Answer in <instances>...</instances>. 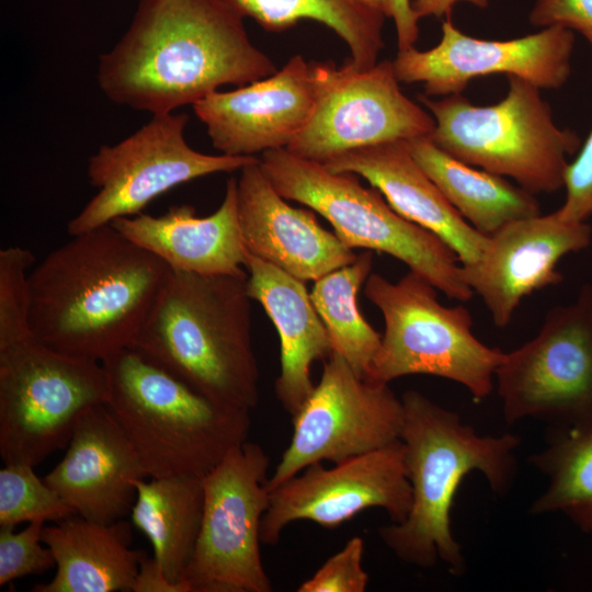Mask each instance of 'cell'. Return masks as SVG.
Masks as SVG:
<instances>
[{
    "label": "cell",
    "mask_w": 592,
    "mask_h": 592,
    "mask_svg": "<svg viewBox=\"0 0 592 592\" xmlns=\"http://www.w3.org/2000/svg\"><path fill=\"white\" fill-rule=\"evenodd\" d=\"M276 71L243 18L219 0H139L126 32L100 56L96 80L112 102L158 115Z\"/></svg>",
    "instance_id": "1"
},
{
    "label": "cell",
    "mask_w": 592,
    "mask_h": 592,
    "mask_svg": "<svg viewBox=\"0 0 592 592\" xmlns=\"http://www.w3.org/2000/svg\"><path fill=\"white\" fill-rule=\"evenodd\" d=\"M169 270L111 224L71 236L29 274L32 333L102 363L132 346Z\"/></svg>",
    "instance_id": "2"
},
{
    "label": "cell",
    "mask_w": 592,
    "mask_h": 592,
    "mask_svg": "<svg viewBox=\"0 0 592 592\" xmlns=\"http://www.w3.org/2000/svg\"><path fill=\"white\" fill-rule=\"evenodd\" d=\"M247 277L170 269L129 348L214 402L251 412L260 373Z\"/></svg>",
    "instance_id": "3"
},
{
    "label": "cell",
    "mask_w": 592,
    "mask_h": 592,
    "mask_svg": "<svg viewBox=\"0 0 592 592\" xmlns=\"http://www.w3.org/2000/svg\"><path fill=\"white\" fill-rule=\"evenodd\" d=\"M401 400L400 441L412 503L403 522L379 527L378 535L409 565L430 568L442 560L454 576H460L465 559L449 521L458 486L478 470L494 493H506L516 474L520 437L510 433L480 436L457 413L417 390H407Z\"/></svg>",
    "instance_id": "4"
},
{
    "label": "cell",
    "mask_w": 592,
    "mask_h": 592,
    "mask_svg": "<svg viewBox=\"0 0 592 592\" xmlns=\"http://www.w3.org/2000/svg\"><path fill=\"white\" fill-rule=\"evenodd\" d=\"M102 365L105 405L147 477L203 478L248 441L250 411L214 402L137 350L123 349Z\"/></svg>",
    "instance_id": "5"
},
{
    "label": "cell",
    "mask_w": 592,
    "mask_h": 592,
    "mask_svg": "<svg viewBox=\"0 0 592 592\" xmlns=\"http://www.w3.org/2000/svg\"><path fill=\"white\" fill-rule=\"evenodd\" d=\"M505 96L491 105H476L462 93L419 101L434 118L433 143L470 166L510 178L533 193H555L565 185L568 157L582 141L560 128L540 89L506 76Z\"/></svg>",
    "instance_id": "6"
},
{
    "label": "cell",
    "mask_w": 592,
    "mask_h": 592,
    "mask_svg": "<svg viewBox=\"0 0 592 592\" xmlns=\"http://www.w3.org/2000/svg\"><path fill=\"white\" fill-rule=\"evenodd\" d=\"M259 166L282 197L325 217L346 247L398 259L451 299L467 301L474 296L456 253L433 232L398 214L376 187L363 186L356 174L332 172L286 148L261 153Z\"/></svg>",
    "instance_id": "7"
},
{
    "label": "cell",
    "mask_w": 592,
    "mask_h": 592,
    "mask_svg": "<svg viewBox=\"0 0 592 592\" xmlns=\"http://www.w3.org/2000/svg\"><path fill=\"white\" fill-rule=\"evenodd\" d=\"M364 285L385 321L368 379L389 384L408 375H431L466 387L476 400L492 392L504 352L475 337L465 306L442 305L436 287L411 270L395 283L373 273Z\"/></svg>",
    "instance_id": "8"
},
{
    "label": "cell",
    "mask_w": 592,
    "mask_h": 592,
    "mask_svg": "<svg viewBox=\"0 0 592 592\" xmlns=\"http://www.w3.org/2000/svg\"><path fill=\"white\" fill-rule=\"evenodd\" d=\"M101 362L58 352L31 335L0 349V456L35 467L67 447L83 413L106 403Z\"/></svg>",
    "instance_id": "9"
},
{
    "label": "cell",
    "mask_w": 592,
    "mask_h": 592,
    "mask_svg": "<svg viewBox=\"0 0 592 592\" xmlns=\"http://www.w3.org/2000/svg\"><path fill=\"white\" fill-rule=\"evenodd\" d=\"M494 385L508 424L535 418L553 426L592 423V285L549 309L536 335L504 353Z\"/></svg>",
    "instance_id": "10"
},
{
    "label": "cell",
    "mask_w": 592,
    "mask_h": 592,
    "mask_svg": "<svg viewBox=\"0 0 592 592\" xmlns=\"http://www.w3.org/2000/svg\"><path fill=\"white\" fill-rule=\"evenodd\" d=\"M269 465L265 451L246 441L202 478L203 517L184 574L192 592L273 590L260 551Z\"/></svg>",
    "instance_id": "11"
},
{
    "label": "cell",
    "mask_w": 592,
    "mask_h": 592,
    "mask_svg": "<svg viewBox=\"0 0 592 592\" xmlns=\"http://www.w3.org/2000/svg\"><path fill=\"white\" fill-rule=\"evenodd\" d=\"M185 113L152 115L132 135L102 145L89 158L87 174L94 196L67 224L76 236L138 215L156 197L194 179L232 172L258 160L255 156L206 155L185 140Z\"/></svg>",
    "instance_id": "12"
},
{
    "label": "cell",
    "mask_w": 592,
    "mask_h": 592,
    "mask_svg": "<svg viewBox=\"0 0 592 592\" xmlns=\"http://www.w3.org/2000/svg\"><path fill=\"white\" fill-rule=\"evenodd\" d=\"M316 102L310 119L286 148L325 163L344 152L430 136L431 113L400 89L392 60L357 68L350 59L311 62Z\"/></svg>",
    "instance_id": "13"
},
{
    "label": "cell",
    "mask_w": 592,
    "mask_h": 592,
    "mask_svg": "<svg viewBox=\"0 0 592 592\" xmlns=\"http://www.w3.org/2000/svg\"><path fill=\"white\" fill-rule=\"evenodd\" d=\"M403 417L402 400L388 384L360 376L331 352L319 383L292 417L293 435L267 490L312 464L341 463L400 440Z\"/></svg>",
    "instance_id": "14"
},
{
    "label": "cell",
    "mask_w": 592,
    "mask_h": 592,
    "mask_svg": "<svg viewBox=\"0 0 592 592\" xmlns=\"http://www.w3.org/2000/svg\"><path fill=\"white\" fill-rule=\"evenodd\" d=\"M400 440L384 447L333 464H312L270 491L261 522L264 545H276L284 528L296 521H311L335 528L360 512L379 508L392 523L408 516L412 488Z\"/></svg>",
    "instance_id": "15"
},
{
    "label": "cell",
    "mask_w": 592,
    "mask_h": 592,
    "mask_svg": "<svg viewBox=\"0 0 592 592\" xmlns=\"http://www.w3.org/2000/svg\"><path fill=\"white\" fill-rule=\"evenodd\" d=\"M437 45L426 50H398L392 60L403 83H421L426 96L462 93L470 80L505 75L525 79L539 89H558L571 75L574 32L547 26L522 37L494 41L463 33L447 18Z\"/></svg>",
    "instance_id": "16"
},
{
    "label": "cell",
    "mask_w": 592,
    "mask_h": 592,
    "mask_svg": "<svg viewBox=\"0 0 592 592\" xmlns=\"http://www.w3.org/2000/svg\"><path fill=\"white\" fill-rule=\"evenodd\" d=\"M591 240L588 221L563 219L557 210L517 219L488 236L479 259L462 264V276L493 323L503 328L525 297L561 283L559 261L584 250Z\"/></svg>",
    "instance_id": "17"
},
{
    "label": "cell",
    "mask_w": 592,
    "mask_h": 592,
    "mask_svg": "<svg viewBox=\"0 0 592 592\" xmlns=\"http://www.w3.org/2000/svg\"><path fill=\"white\" fill-rule=\"evenodd\" d=\"M315 102L312 65L294 55L273 75L215 91L192 106L216 150L254 156L287 148L310 119Z\"/></svg>",
    "instance_id": "18"
},
{
    "label": "cell",
    "mask_w": 592,
    "mask_h": 592,
    "mask_svg": "<svg viewBox=\"0 0 592 592\" xmlns=\"http://www.w3.org/2000/svg\"><path fill=\"white\" fill-rule=\"evenodd\" d=\"M130 441L105 403L77 422L64 458L43 478L78 515L110 524L132 511L146 478Z\"/></svg>",
    "instance_id": "19"
},
{
    "label": "cell",
    "mask_w": 592,
    "mask_h": 592,
    "mask_svg": "<svg viewBox=\"0 0 592 592\" xmlns=\"http://www.w3.org/2000/svg\"><path fill=\"white\" fill-rule=\"evenodd\" d=\"M238 217L248 251L304 282L351 264L357 254L307 209L286 203L257 161L239 170Z\"/></svg>",
    "instance_id": "20"
},
{
    "label": "cell",
    "mask_w": 592,
    "mask_h": 592,
    "mask_svg": "<svg viewBox=\"0 0 592 592\" xmlns=\"http://www.w3.org/2000/svg\"><path fill=\"white\" fill-rule=\"evenodd\" d=\"M124 237L151 252L171 270L202 275H244V244L237 198V179L227 180L221 204L209 216H196L189 204L160 216L138 214L114 219Z\"/></svg>",
    "instance_id": "21"
},
{
    "label": "cell",
    "mask_w": 592,
    "mask_h": 592,
    "mask_svg": "<svg viewBox=\"0 0 592 592\" xmlns=\"http://www.w3.org/2000/svg\"><path fill=\"white\" fill-rule=\"evenodd\" d=\"M323 164L332 172H351L367 180L398 214L441 238L463 265L479 259L488 236L453 207L414 160L406 141L354 149Z\"/></svg>",
    "instance_id": "22"
},
{
    "label": "cell",
    "mask_w": 592,
    "mask_h": 592,
    "mask_svg": "<svg viewBox=\"0 0 592 592\" xmlns=\"http://www.w3.org/2000/svg\"><path fill=\"white\" fill-rule=\"evenodd\" d=\"M247 288L275 326L281 340V373L275 395L284 410L295 415L311 394V366L326 360L331 344L304 281L247 252Z\"/></svg>",
    "instance_id": "23"
},
{
    "label": "cell",
    "mask_w": 592,
    "mask_h": 592,
    "mask_svg": "<svg viewBox=\"0 0 592 592\" xmlns=\"http://www.w3.org/2000/svg\"><path fill=\"white\" fill-rule=\"evenodd\" d=\"M42 539L57 570L33 592L133 591L141 550L130 549L132 528L124 519L103 524L75 514L44 526Z\"/></svg>",
    "instance_id": "24"
},
{
    "label": "cell",
    "mask_w": 592,
    "mask_h": 592,
    "mask_svg": "<svg viewBox=\"0 0 592 592\" xmlns=\"http://www.w3.org/2000/svg\"><path fill=\"white\" fill-rule=\"evenodd\" d=\"M406 144L447 201L479 232L490 236L511 221L542 214L535 194L504 177L458 160L430 136Z\"/></svg>",
    "instance_id": "25"
},
{
    "label": "cell",
    "mask_w": 592,
    "mask_h": 592,
    "mask_svg": "<svg viewBox=\"0 0 592 592\" xmlns=\"http://www.w3.org/2000/svg\"><path fill=\"white\" fill-rule=\"evenodd\" d=\"M137 494L130 511L134 525L150 540L153 557L167 578L184 581L204 508L202 478L172 476L134 481Z\"/></svg>",
    "instance_id": "26"
},
{
    "label": "cell",
    "mask_w": 592,
    "mask_h": 592,
    "mask_svg": "<svg viewBox=\"0 0 592 592\" xmlns=\"http://www.w3.org/2000/svg\"><path fill=\"white\" fill-rule=\"evenodd\" d=\"M267 32H283L308 19L331 29L348 46L357 68L377 62L384 48L385 14L354 0H219Z\"/></svg>",
    "instance_id": "27"
},
{
    "label": "cell",
    "mask_w": 592,
    "mask_h": 592,
    "mask_svg": "<svg viewBox=\"0 0 592 592\" xmlns=\"http://www.w3.org/2000/svg\"><path fill=\"white\" fill-rule=\"evenodd\" d=\"M530 462L548 478L530 512L562 513L580 531L592 533V423L553 426L546 447Z\"/></svg>",
    "instance_id": "28"
},
{
    "label": "cell",
    "mask_w": 592,
    "mask_h": 592,
    "mask_svg": "<svg viewBox=\"0 0 592 592\" xmlns=\"http://www.w3.org/2000/svg\"><path fill=\"white\" fill-rule=\"evenodd\" d=\"M373 267L371 251L357 254L354 262L315 281L310 293L332 352L341 355L362 377L367 378L382 345V335L363 318L357 292Z\"/></svg>",
    "instance_id": "29"
},
{
    "label": "cell",
    "mask_w": 592,
    "mask_h": 592,
    "mask_svg": "<svg viewBox=\"0 0 592 592\" xmlns=\"http://www.w3.org/2000/svg\"><path fill=\"white\" fill-rule=\"evenodd\" d=\"M77 514L30 465H4L0 470V527L23 522H60Z\"/></svg>",
    "instance_id": "30"
},
{
    "label": "cell",
    "mask_w": 592,
    "mask_h": 592,
    "mask_svg": "<svg viewBox=\"0 0 592 592\" xmlns=\"http://www.w3.org/2000/svg\"><path fill=\"white\" fill-rule=\"evenodd\" d=\"M34 262L29 249L16 246L0 250V349L33 335L29 269Z\"/></svg>",
    "instance_id": "31"
},
{
    "label": "cell",
    "mask_w": 592,
    "mask_h": 592,
    "mask_svg": "<svg viewBox=\"0 0 592 592\" xmlns=\"http://www.w3.org/2000/svg\"><path fill=\"white\" fill-rule=\"evenodd\" d=\"M44 521H33L20 531L0 527V585L56 567L52 549L44 547Z\"/></svg>",
    "instance_id": "32"
},
{
    "label": "cell",
    "mask_w": 592,
    "mask_h": 592,
    "mask_svg": "<svg viewBox=\"0 0 592 592\" xmlns=\"http://www.w3.org/2000/svg\"><path fill=\"white\" fill-rule=\"evenodd\" d=\"M364 542L354 536L330 557L297 592H364L368 574L362 567Z\"/></svg>",
    "instance_id": "33"
},
{
    "label": "cell",
    "mask_w": 592,
    "mask_h": 592,
    "mask_svg": "<svg viewBox=\"0 0 592 592\" xmlns=\"http://www.w3.org/2000/svg\"><path fill=\"white\" fill-rule=\"evenodd\" d=\"M563 189L559 215L567 220L588 221L592 217V129L567 167Z\"/></svg>",
    "instance_id": "34"
},
{
    "label": "cell",
    "mask_w": 592,
    "mask_h": 592,
    "mask_svg": "<svg viewBox=\"0 0 592 592\" xmlns=\"http://www.w3.org/2000/svg\"><path fill=\"white\" fill-rule=\"evenodd\" d=\"M528 21L533 26H562L581 33L592 46V0H535Z\"/></svg>",
    "instance_id": "35"
},
{
    "label": "cell",
    "mask_w": 592,
    "mask_h": 592,
    "mask_svg": "<svg viewBox=\"0 0 592 592\" xmlns=\"http://www.w3.org/2000/svg\"><path fill=\"white\" fill-rule=\"evenodd\" d=\"M383 12L392 19L397 33L398 50L414 47L419 38V19L410 0H383Z\"/></svg>",
    "instance_id": "36"
},
{
    "label": "cell",
    "mask_w": 592,
    "mask_h": 592,
    "mask_svg": "<svg viewBox=\"0 0 592 592\" xmlns=\"http://www.w3.org/2000/svg\"><path fill=\"white\" fill-rule=\"evenodd\" d=\"M134 592H192L186 581H170L155 557L141 550L139 570L133 585Z\"/></svg>",
    "instance_id": "37"
},
{
    "label": "cell",
    "mask_w": 592,
    "mask_h": 592,
    "mask_svg": "<svg viewBox=\"0 0 592 592\" xmlns=\"http://www.w3.org/2000/svg\"><path fill=\"white\" fill-rule=\"evenodd\" d=\"M459 2H467L480 9L489 5V0H413L411 5L420 20L428 16L449 18L453 8Z\"/></svg>",
    "instance_id": "38"
},
{
    "label": "cell",
    "mask_w": 592,
    "mask_h": 592,
    "mask_svg": "<svg viewBox=\"0 0 592 592\" xmlns=\"http://www.w3.org/2000/svg\"><path fill=\"white\" fill-rule=\"evenodd\" d=\"M354 1L372 10L383 12V0H354Z\"/></svg>",
    "instance_id": "39"
}]
</instances>
